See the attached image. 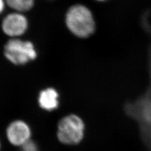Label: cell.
<instances>
[{"label":"cell","instance_id":"cell-1","mask_svg":"<svg viewBox=\"0 0 151 151\" xmlns=\"http://www.w3.org/2000/svg\"><path fill=\"white\" fill-rule=\"evenodd\" d=\"M65 23L70 32L79 38H88L95 30L96 24L91 11L82 5H75L69 9Z\"/></svg>","mask_w":151,"mask_h":151},{"label":"cell","instance_id":"cell-2","mask_svg":"<svg viewBox=\"0 0 151 151\" xmlns=\"http://www.w3.org/2000/svg\"><path fill=\"white\" fill-rule=\"evenodd\" d=\"M84 130L83 120L76 115H70L60 120L58 126V138L65 145H76L82 139Z\"/></svg>","mask_w":151,"mask_h":151},{"label":"cell","instance_id":"cell-3","mask_svg":"<svg viewBox=\"0 0 151 151\" xmlns=\"http://www.w3.org/2000/svg\"><path fill=\"white\" fill-rule=\"evenodd\" d=\"M4 54L7 60L16 65H24L37 55L32 43L18 39H12L6 43Z\"/></svg>","mask_w":151,"mask_h":151},{"label":"cell","instance_id":"cell-4","mask_svg":"<svg viewBox=\"0 0 151 151\" xmlns=\"http://www.w3.org/2000/svg\"><path fill=\"white\" fill-rule=\"evenodd\" d=\"M28 22L26 17L17 12L12 13L3 20L2 28L9 37H16L22 35L27 30Z\"/></svg>","mask_w":151,"mask_h":151},{"label":"cell","instance_id":"cell-5","mask_svg":"<svg viewBox=\"0 0 151 151\" xmlns=\"http://www.w3.org/2000/svg\"><path fill=\"white\" fill-rule=\"evenodd\" d=\"M6 134L9 142L15 146H22L29 140L31 131L27 123L22 120H16L8 127Z\"/></svg>","mask_w":151,"mask_h":151},{"label":"cell","instance_id":"cell-6","mask_svg":"<svg viewBox=\"0 0 151 151\" xmlns=\"http://www.w3.org/2000/svg\"><path fill=\"white\" fill-rule=\"evenodd\" d=\"M58 93L53 88L44 90L40 93L38 99L39 105L45 110L52 111L58 108L59 105Z\"/></svg>","mask_w":151,"mask_h":151},{"label":"cell","instance_id":"cell-7","mask_svg":"<svg viewBox=\"0 0 151 151\" xmlns=\"http://www.w3.org/2000/svg\"><path fill=\"white\" fill-rule=\"evenodd\" d=\"M6 2L11 8L19 12L29 11L34 4V0H6Z\"/></svg>","mask_w":151,"mask_h":151},{"label":"cell","instance_id":"cell-8","mask_svg":"<svg viewBox=\"0 0 151 151\" xmlns=\"http://www.w3.org/2000/svg\"><path fill=\"white\" fill-rule=\"evenodd\" d=\"M22 151H38V147L34 142L29 140L22 146Z\"/></svg>","mask_w":151,"mask_h":151},{"label":"cell","instance_id":"cell-9","mask_svg":"<svg viewBox=\"0 0 151 151\" xmlns=\"http://www.w3.org/2000/svg\"><path fill=\"white\" fill-rule=\"evenodd\" d=\"M4 7H5L4 1V0H0V14L4 10Z\"/></svg>","mask_w":151,"mask_h":151},{"label":"cell","instance_id":"cell-10","mask_svg":"<svg viewBox=\"0 0 151 151\" xmlns=\"http://www.w3.org/2000/svg\"><path fill=\"white\" fill-rule=\"evenodd\" d=\"M96 1H105L106 0H96Z\"/></svg>","mask_w":151,"mask_h":151},{"label":"cell","instance_id":"cell-11","mask_svg":"<svg viewBox=\"0 0 151 151\" xmlns=\"http://www.w3.org/2000/svg\"><path fill=\"white\" fill-rule=\"evenodd\" d=\"M0 147H1V145H0Z\"/></svg>","mask_w":151,"mask_h":151}]
</instances>
